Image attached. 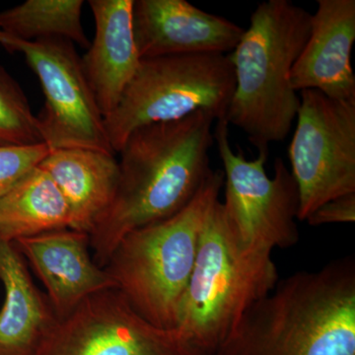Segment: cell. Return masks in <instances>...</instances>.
I'll return each mask as SVG.
<instances>
[{"label":"cell","mask_w":355,"mask_h":355,"mask_svg":"<svg viewBox=\"0 0 355 355\" xmlns=\"http://www.w3.org/2000/svg\"><path fill=\"white\" fill-rule=\"evenodd\" d=\"M214 121L209 112L198 111L137 128L128 137L119 153L120 181L114 202L89 234L98 266H106L128 233L175 216L197 195L212 172Z\"/></svg>","instance_id":"6da1fadb"},{"label":"cell","mask_w":355,"mask_h":355,"mask_svg":"<svg viewBox=\"0 0 355 355\" xmlns=\"http://www.w3.org/2000/svg\"><path fill=\"white\" fill-rule=\"evenodd\" d=\"M214 355H355V261L279 280Z\"/></svg>","instance_id":"7a4b0ae2"},{"label":"cell","mask_w":355,"mask_h":355,"mask_svg":"<svg viewBox=\"0 0 355 355\" xmlns=\"http://www.w3.org/2000/svg\"><path fill=\"white\" fill-rule=\"evenodd\" d=\"M311 19L309 11L291 0L261 2L229 55L235 89L225 120L259 153L284 141L297 116L300 98L289 76L309 37Z\"/></svg>","instance_id":"3957f363"},{"label":"cell","mask_w":355,"mask_h":355,"mask_svg":"<svg viewBox=\"0 0 355 355\" xmlns=\"http://www.w3.org/2000/svg\"><path fill=\"white\" fill-rule=\"evenodd\" d=\"M223 184V171L210 173L175 216L125 236L104 268L133 309L154 326L177 329L203 226Z\"/></svg>","instance_id":"277c9868"},{"label":"cell","mask_w":355,"mask_h":355,"mask_svg":"<svg viewBox=\"0 0 355 355\" xmlns=\"http://www.w3.org/2000/svg\"><path fill=\"white\" fill-rule=\"evenodd\" d=\"M279 280L272 253L240 246L218 200L203 226L177 329L214 355Z\"/></svg>","instance_id":"5b68a950"},{"label":"cell","mask_w":355,"mask_h":355,"mask_svg":"<svg viewBox=\"0 0 355 355\" xmlns=\"http://www.w3.org/2000/svg\"><path fill=\"white\" fill-rule=\"evenodd\" d=\"M235 89L229 55L141 58L139 69L105 127L114 153L137 128L182 120L198 111L225 119Z\"/></svg>","instance_id":"8992f818"},{"label":"cell","mask_w":355,"mask_h":355,"mask_svg":"<svg viewBox=\"0 0 355 355\" xmlns=\"http://www.w3.org/2000/svg\"><path fill=\"white\" fill-rule=\"evenodd\" d=\"M223 164L225 200L222 202L231 230L240 246L252 252L272 253L297 244L299 191L284 160L275 159V174L266 170L268 154L248 160L229 141L225 119L217 121L214 132Z\"/></svg>","instance_id":"52a82bcc"},{"label":"cell","mask_w":355,"mask_h":355,"mask_svg":"<svg viewBox=\"0 0 355 355\" xmlns=\"http://www.w3.org/2000/svg\"><path fill=\"white\" fill-rule=\"evenodd\" d=\"M288 148L299 191L298 220L334 198L355 193V100L301 91Z\"/></svg>","instance_id":"ba28073f"},{"label":"cell","mask_w":355,"mask_h":355,"mask_svg":"<svg viewBox=\"0 0 355 355\" xmlns=\"http://www.w3.org/2000/svg\"><path fill=\"white\" fill-rule=\"evenodd\" d=\"M0 46L22 53L39 78L46 100L36 118L51 150L78 147L114 154L73 43L60 38L24 42L0 31Z\"/></svg>","instance_id":"9c48e42d"},{"label":"cell","mask_w":355,"mask_h":355,"mask_svg":"<svg viewBox=\"0 0 355 355\" xmlns=\"http://www.w3.org/2000/svg\"><path fill=\"white\" fill-rule=\"evenodd\" d=\"M36 355H205L178 329L140 316L116 288L98 292L58 320Z\"/></svg>","instance_id":"30bf717a"},{"label":"cell","mask_w":355,"mask_h":355,"mask_svg":"<svg viewBox=\"0 0 355 355\" xmlns=\"http://www.w3.org/2000/svg\"><path fill=\"white\" fill-rule=\"evenodd\" d=\"M132 28L140 58L232 51L244 29L187 0H133Z\"/></svg>","instance_id":"8fae6325"},{"label":"cell","mask_w":355,"mask_h":355,"mask_svg":"<svg viewBox=\"0 0 355 355\" xmlns=\"http://www.w3.org/2000/svg\"><path fill=\"white\" fill-rule=\"evenodd\" d=\"M354 42V0H318L309 37L289 76L291 88L320 91L340 101L355 100Z\"/></svg>","instance_id":"7c38bea8"},{"label":"cell","mask_w":355,"mask_h":355,"mask_svg":"<svg viewBox=\"0 0 355 355\" xmlns=\"http://www.w3.org/2000/svg\"><path fill=\"white\" fill-rule=\"evenodd\" d=\"M13 243L43 282L58 320L89 296L116 288L111 275L93 260L85 233L62 229Z\"/></svg>","instance_id":"4fadbf2b"},{"label":"cell","mask_w":355,"mask_h":355,"mask_svg":"<svg viewBox=\"0 0 355 355\" xmlns=\"http://www.w3.org/2000/svg\"><path fill=\"white\" fill-rule=\"evenodd\" d=\"M95 34L81 64L103 118H108L139 69L133 0H90Z\"/></svg>","instance_id":"5bb4252c"},{"label":"cell","mask_w":355,"mask_h":355,"mask_svg":"<svg viewBox=\"0 0 355 355\" xmlns=\"http://www.w3.org/2000/svg\"><path fill=\"white\" fill-rule=\"evenodd\" d=\"M38 167L53 179L67 200L69 229L90 234L118 190L120 165L114 154L78 147L55 149Z\"/></svg>","instance_id":"9a60e30c"},{"label":"cell","mask_w":355,"mask_h":355,"mask_svg":"<svg viewBox=\"0 0 355 355\" xmlns=\"http://www.w3.org/2000/svg\"><path fill=\"white\" fill-rule=\"evenodd\" d=\"M0 355H36L58 321L50 301L33 282L24 257L13 242L0 239Z\"/></svg>","instance_id":"2e32d148"},{"label":"cell","mask_w":355,"mask_h":355,"mask_svg":"<svg viewBox=\"0 0 355 355\" xmlns=\"http://www.w3.org/2000/svg\"><path fill=\"white\" fill-rule=\"evenodd\" d=\"M69 227L67 200L40 167L28 173L0 198V239L16 242Z\"/></svg>","instance_id":"e0dca14e"},{"label":"cell","mask_w":355,"mask_h":355,"mask_svg":"<svg viewBox=\"0 0 355 355\" xmlns=\"http://www.w3.org/2000/svg\"><path fill=\"white\" fill-rule=\"evenodd\" d=\"M83 0H27L0 12V31L20 41L60 38L88 49Z\"/></svg>","instance_id":"ac0fdd59"},{"label":"cell","mask_w":355,"mask_h":355,"mask_svg":"<svg viewBox=\"0 0 355 355\" xmlns=\"http://www.w3.org/2000/svg\"><path fill=\"white\" fill-rule=\"evenodd\" d=\"M44 144L24 91L0 65V146Z\"/></svg>","instance_id":"d6986e66"},{"label":"cell","mask_w":355,"mask_h":355,"mask_svg":"<svg viewBox=\"0 0 355 355\" xmlns=\"http://www.w3.org/2000/svg\"><path fill=\"white\" fill-rule=\"evenodd\" d=\"M51 149L44 144L27 146H0V198L4 197L48 156Z\"/></svg>","instance_id":"ffe728a7"},{"label":"cell","mask_w":355,"mask_h":355,"mask_svg":"<svg viewBox=\"0 0 355 355\" xmlns=\"http://www.w3.org/2000/svg\"><path fill=\"white\" fill-rule=\"evenodd\" d=\"M311 226L324 224L354 223L355 221V193L334 198L324 203L307 217Z\"/></svg>","instance_id":"44dd1931"}]
</instances>
